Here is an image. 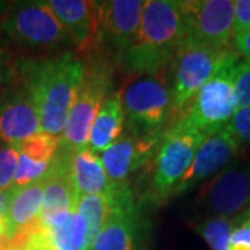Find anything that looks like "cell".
<instances>
[{"label":"cell","mask_w":250,"mask_h":250,"mask_svg":"<svg viewBox=\"0 0 250 250\" xmlns=\"http://www.w3.org/2000/svg\"><path fill=\"white\" fill-rule=\"evenodd\" d=\"M14 77L28 90L43 132L60 136L80 89L83 65L75 52L14 62Z\"/></svg>","instance_id":"obj_1"},{"label":"cell","mask_w":250,"mask_h":250,"mask_svg":"<svg viewBox=\"0 0 250 250\" xmlns=\"http://www.w3.org/2000/svg\"><path fill=\"white\" fill-rule=\"evenodd\" d=\"M185 22L179 1H145L139 34L135 43L117 62L128 75H159L185 46Z\"/></svg>","instance_id":"obj_2"},{"label":"cell","mask_w":250,"mask_h":250,"mask_svg":"<svg viewBox=\"0 0 250 250\" xmlns=\"http://www.w3.org/2000/svg\"><path fill=\"white\" fill-rule=\"evenodd\" d=\"M80 59L83 65V77L60 138V146L68 150L88 147L90 128L100 106L108 96L113 85V71L117 67L111 57L98 50H90Z\"/></svg>","instance_id":"obj_3"},{"label":"cell","mask_w":250,"mask_h":250,"mask_svg":"<svg viewBox=\"0 0 250 250\" xmlns=\"http://www.w3.org/2000/svg\"><path fill=\"white\" fill-rule=\"evenodd\" d=\"M205 135L196 129L187 117L166 129L152 160V179L149 199L160 205L174 195L181 179L189 170Z\"/></svg>","instance_id":"obj_4"},{"label":"cell","mask_w":250,"mask_h":250,"mask_svg":"<svg viewBox=\"0 0 250 250\" xmlns=\"http://www.w3.org/2000/svg\"><path fill=\"white\" fill-rule=\"evenodd\" d=\"M118 93L128 132L145 138H163L172 120L168 83L159 75H132Z\"/></svg>","instance_id":"obj_5"},{"label":"cell","mask_w":250,"mask_h":250,"mask_svg":"<svg viewBox=\"0 0 250 250\" xmlns=\"http://www.w3.org/2000/svg\"><path fill=\"white\" fill-rule=\"evenodd\" d=\"M0 31L24 50L49 52L71 43L49 1H13L0 22Z\"/></svg>","instance_id":"obj_6"},{"label":"cell","mask_w":250,"mask_h":250,"mask_svg":"<svg viewBox=\"0 0 250 250\" xmlns=\"http://www.w3.org/2000/svg\"><path fill=\"white\" fill-rule=\"evenodd\" d=\"M239 62L241 57L235 49L227 54L218 70L197 92L184 114L205 138L225 129L238 110L233 75Z\"/></svg>","instance_id":"obj_7"},{"label":"cell","mask_w":250,"mask_h":250,"mask_svg":"<svg viewBox=\"0 0 250 250\" xmlns=\"http://www.w3.org/2000/svg\"><path fill=\"white\" fill-rule=\"evenodd\" d=\"M229 50H218L203 46H184L171 62V83L168 88L172 100L171 124L187 113L197 92L218 70Z\"/></svg>","instance_id":"obj_8"},{"label":"cell","mask_w":250,"mask_h":250,"mask_svg":"<svg viewBox=\"0 0 250 250\" xmlns=\"http://www.w3.org/2000/svg\"><path fill=\"white\" fill-rule=\"evenodd\" d=\"M143 6L145 1L142 0L96 1L95 36L90 50L106 54L117 64L118 59L134 45L138 38Z\"/></svg>","instance_id":"obj_9"},{"label":"cell","mask_w":250,"mask_h":250,"mask_svg":"<svg viewBox=\"0 0 250 250\" xmlns=\"http://www.w3.org/2000/svg\"><path fill=\"white\" fill-rule=\"evenodd\" d=\"M185 22V46H203L218 50L233 49L232 0L179 1Z\"/></svg>","instance_id":"obj_10"},{"label":"cell","mask_w":250,"mask_h":250,"mask_svg":"<svg viewBox=\"0 0 250 250\" xmlns=\"http://www.w3.org/2000/svg\"><path fill=\"white\" fill-rule=\"evenodd\" d=\"M203 208L211 217H232L250 207V161H232L202 193Z\"/></svg>","instance_id":"obj_11"},{"label":"cell","mask_w":250,"mask_h":250,"mask_svg":"<svg viewBox=\"0 0 250 250\" xmlns=\"http://www.w3.org/2000/svg\"><path fill=\"white\" fill-rule=\"evenodd\" d=\"M110 200V217L90 250H139V210L131 188H116Z\"/></svg>","instance_id":"obj_12"},{"label":"cell","mask_w":250,"mask_h":250,"mask_svg":"<svg viewBox=\"0 0 250 250\" xmlns=\"http://www.w3.org/2000/svg\"><path fill=\"white\" fill-rule=\"evenodd\" d=\"M160 141L161 138H145L126 131L102 153L100 160L114 189L129 187L131 177L150 164Z\"/></svg>","instance_id":"obj_13"},{"label":"cell","mask_w":250,"mask_h":250,"mask_svg":"<svg viewBox=\"0 0 250 250\" xmlns=\"http://www.w3.org/2000/svg\"><path fill=\"white\" fill-rule=\"evenodd\" d=\"M239 149L241 142L228 128L205 138L174 195H181L203 184L207 179L218 175L225 167L232 163L233 159L238 156Z\"/></svg>","instance_id":"obj_14"},{"label":"cell","mask_w":250,"mask_h":250,"mask_svg":"<svg viewBox=\"0 0 250 250\" xmlns=\"http://www.w3.org/2000/svg\"><path fill=\"white\" fill-rule=\"evenodd\" d=\"M41 131V121L34 102L20 82L0 98V145L20 146Z\"/></svg>","instance_id":"obj_15"},{"label":"cell","mask_w":250,"mask_h":250,"mask_svg":"<svg viewBox=\"0 0 250 250\" xmlns=\"http://www.w3.org/2000/svg\"><path fill=\"white\" fill-rule=\"evenodd\" d=\"M95 3L88 0H50L49 6L75 46V54L89 52L95 36Z\"/></svg>","instance_id":"obj_16"},{"label":"cell","mask_w":250,"mask_h":250,"mask_svg":"<svg viewBox=\"0 0 250 250\" xmlns=\"http://www.w3.org/2000/svg\"><path fill=\"white\" fill-rule=\"evenodd\" d=\"M71 177L78 196H110L114 190L100 157L96 153L90 152L88 147L72 150Z\"/></svg>","instance_id":"obj_17"},{"label":"cell","mask_w":250,"mask_h":250,"mask_svg":"<svg viewBox=\"0 0 250 250\" xmlns=\"http://www.w3.org/2000/svg\"><path fill=\"white\" fill-rule=\"evenodd\" d=\"M125 125V111L120 93L108 95L100 106L98 116L90 128L88 149L93 153H103L120 139Z\"/></svg>","instance_id":"obj_18"},{"label":"cell","mask_w":250,"mask_h":250,"mask_svg":"<svg viewBox=\"0 0 250 250\" xmlns=\"http://www.w3.org/2000/svg\"><path fill=\"white\" fill-rule=\"evenodd\" d=\"M14 188V187H13ZM45 192V178L22 188H14L7 211L9 233L11 235L29 223L35 221L41 214Z\"/></svg>","instance_id":"obj_19"},{"label":"cell","mask_w":250,"mask_h":250,"mask_svg":"<svg viewBox=\"0 0 250 250\" xmlns=\"http://www.w3.org/2000/svg\"><path fill=\"white\" fill-rule=\"evenodd\" d=\"M43 250H90L92 248L88 224L77 210L62 227L56 229L43 227Z\"/></svg>","instance_id":"obj_20"},{"label":"cell","mask_w":250,"mask_h":250,"mask_svg":"<svg viewBox=\"0 0 250 250\" xmlns=\"http://www.w3.org/2000/svg\"><path fill=\"white\" fill-rule=\"evenodd\" d=\"M77 213L85 218L89 228V238L92 245L98 238L104 224L107 223L111 213V200L110 196L103 195H83L78 196L77 200Z\"/></svg>","instance_id":"obj_21"},{"label":"cell","mask_w":250,"mask_h":250,"mask_svg":"<svg viewBox=\"0 0 250 250\" xmlns=\"http://www.w3.org/2000/svg\"><path fill=\"white\" fill-rule=\"evenodd\" d=\"M236 227L235 217H208L195 227L213 250H231V235Z\"/></svg>","instance_id":"obj_22"},{"label":"cell","mask_w":250,"mask_h":250,"mask_svg":"<svg viewBox=\"0 0 250 250\" xmlns=\"http://www.w3.org/2000/svg\"><path fill=\"white\" fill-rule=\"evenodd\" d=\"M60 138L41 131L39 134L28 138L18 146L20 152L25 154L31 160L41 163H50L59 149Z\"/></svg>","instance_id":"obj_23"},{"label":"cell","mask_w":250,"mask_h":250,"mask_svg":"<svg viewBox=\"0 0 250 250\" xmlns=\"http://www.w3.org/2000/svg\"><path fill=\"white\" fill-rule=\"evenodd\" d=\"M50 163H41V161L31 160L25 154L20 152V159H18L17 171H16V175H14L13 187H27V185H31L34 182L43 179L46 177V174H47V171H49Z\"/></svg>","instance_id":"obj_24"},{"label":"cell","mask_w":250,"mask_h":250,"mask_svg":"<svg viewBox=\"0 0 250 250\" xmlns=\"http://www.w3.org/2000/svg\"><path fill=\"white\" fill-rule=\"evenodd\" d=\"M18 159H20L18 146L0 145V190L13 187Z\"/></svg>","instance_id":"obj_25"},{"label":"cell","mask_w":250,"mask_h":250,"mask_svg":"<svg viewBox=\"0 0 250 250\" xmlns=\"http://www.w3.org/2000/svg\"><path fill=\"white\" fill-rule=\"evenodd\" d=\"M235 98L238 108L250 107V62H238L233 75Z\"/></svg>","instance_id":"obj_26"},{"label":"cell","mask_w":250,"mask_h":250,"mask_svg":"<svg viewBox=\"0 0 250 250\" xmlns=\"http://www.w3.org/2000/svg\"><path fill=\"white\" fill-rule=\"evenodd\" d=\"M227 128L232 132L241 145H250V107L238 108Z\"/></svg>","instance_id":"obj_27"},{"label":"cell","mask_w":250,"mask_h":250,"mask_svg":"<svg viewBox=\"0 0 250 250\" xmlns=\"http://www.w3.org/2000/svg\"><path fill=\"white\" fill-rule=\"evenodd\" d=\"M250 29V0L235 1L233 38Z\"/></svg>","instance_id":"obj_28"},{"label":"cell","mask_w":250,"mask_h":250,"mask_svg":"<svg viewBox=\"0 0 250 250\" xmlns=\"http://www.w3.org/2000/svg\"><path fill=\"white\" fill-rule=\"evenodd\" d=\"M14 188L0 190V235L9 233V220H7V211H9L10 202L13 197Z\"/></svg>","instance_id":"obj_29"},{"label":"cell","mask_w":250,"mask_h":250,"mask_svg":"<svg viewBox=\"0 0 250 250\" xmlns=\"http://www.w3.org/2000/svg\"><path fill=\"white\" fill-rule=\"evenodd\" d=\"M250 249V227L236 225L231 235V250Z\"/></svg>","instance_id":"obj_30"},{"label":"cell","mask_w":250,"mask_h":250,"mask_svg":"<svg viewBox=\"0 0 250 250\" xmlns=\"http://www.w3.org/2000/svg\"><path fill=\"white\" fill-rule=\"evenodd\" d=\"M233 49L245 62H250V29L233 38Z\"/></svg>","instance_id":"obj_31"},{"label":"cell","mask_w":250,"mask_h":250,"mask_svg":"<svg viewBox=\"0 0 250 250\" xmlns=\"http://www.w3.org/2000/svg\"><path fill=\"white\" fill-rule=\"evenodd\" d=\"M13 67L9 59V54L6 53L4 49L0 47V92L3 89V86L6 85V82L13 78Z\"/></svg>","instance_id":"obj_32"},{"label":"cell","mask_w":250,"mask_h":250,"mask_svg":"<svg viewBox=\"0 0 250 250\" xmlns=\"http://www.w3.org/2000/svg\"><path fill=\"white\" fill-rule=\"evenodd\" d=\"M235 221H236V225H246V227H250V207H248L238 217H235Z\"/></svg>","instance_id":"obj_33"},{"label":"cell","mask_w":250,"mask_h":250,"mask_svg":"<svg viewBox=\"0 0 250 250\" xmlns=\"http://www.w3.org/2000/svg\"><path fill=\"white\" fill-rule=\"evenodd\" d=\"M11 6H13V1H0V22L3 21V18L7 14Z\"/></svg>","instance_id":"obj_34"},{"label":"cell","mask_w":250,"mask_h":250,"mask_svg":"<svg viewBox=\"0 0 250 250\" xmlns=\"http://www.w3.org/2000/svg\"><path fill=\"white\" fill-rule=\"evenodd\" d=\"M235 250H250V249H235Z\"/></svg>","instance_id":"obj_35"}]
</instances>
